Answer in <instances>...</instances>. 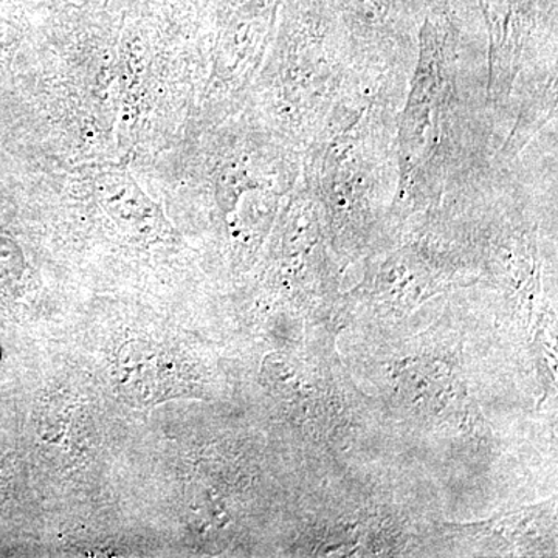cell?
I'll use <instances>...</instances> for the list:
<instances>
[{"label": "cell", "mask_w": 558, "mask_h": 558, "mask_svg": "<svg viewBox=\"0 0 558 558\" xmlns=\"http://www.w3.org/2000/svg\"><path fill=\"white\" fill-rule=\"evenodd\" d=\"M120 376L124 388L140 400L170 398L174 376L170 373L167 360L160 352L142 343L126 344L120 355Z\"/></svg>", "instance_id": "cell-1"}, {"label": "cell", "mask_w": 558, "mask_h": 558, "mask_svg": "<svg viewBox=\"0 0 558 558\" xmlns=\"http://www.w3.org/2000/svg\"><path fill=\"white\" fill-rule=\"evenodd\" d=\"M24 256L16 242L0 236V290L11 288L24 271Z\"/></svg>", "instance_id": "cell-2"}]
</instances>
